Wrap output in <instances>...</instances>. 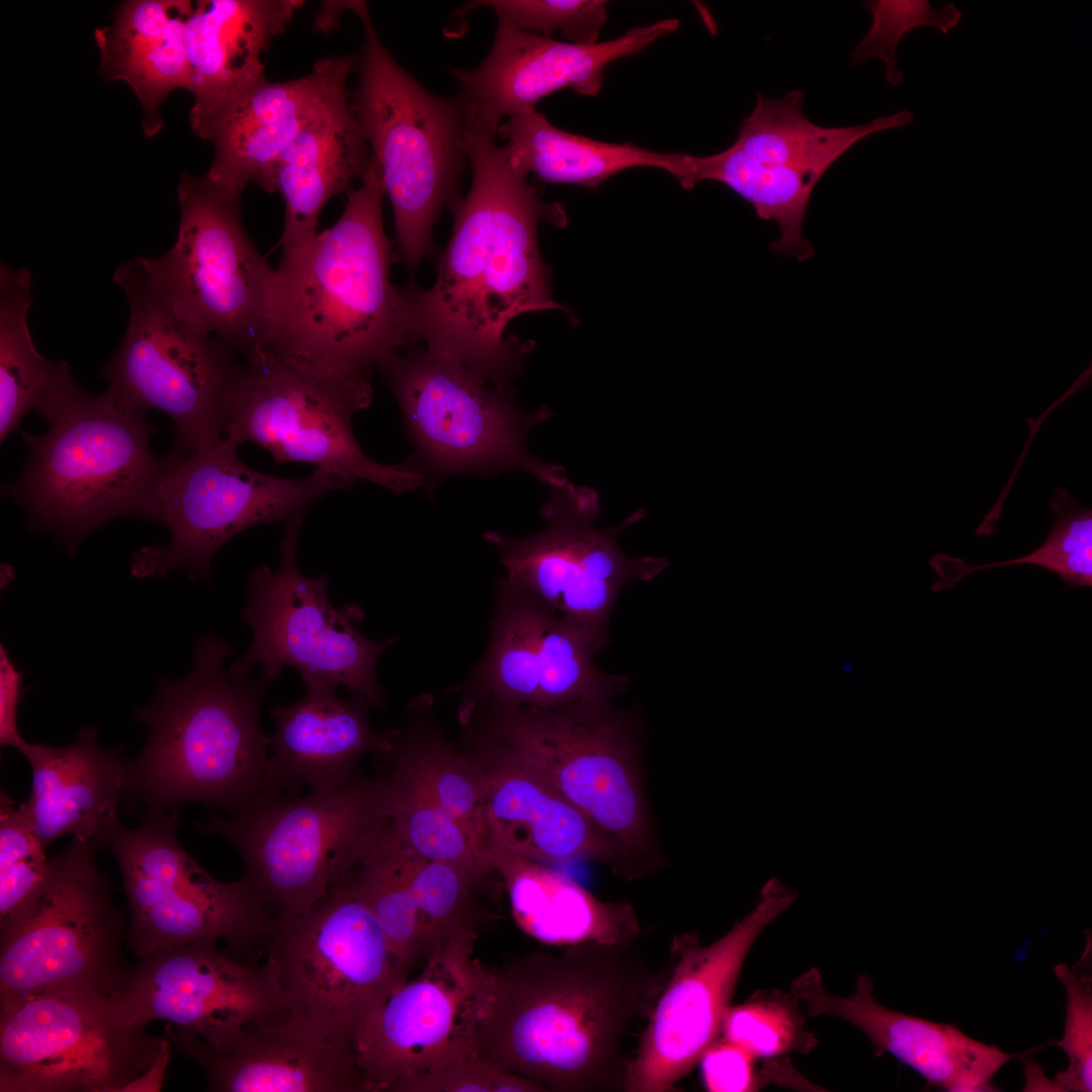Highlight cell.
<instances>
[{"label": "cell", "instance_id": "13", "mask_svg": "<svg viewBox=\"0 0 1092 1092\" xmlns=\"http://www.w3.org/2000/svg\"><path fill=\"white\" fill-rule=\"evenodd\" d=\"M113 281L129 304L126 333L101 375L124 407L157 408L174 422V452L190 455L223 437L244 365L216 337L182 318L152 283L136 258Z\"/></svg>", "mask_w": 1092, "mask_h": 1092}, {"label": "cell", "instance_id": "7", "mask_svg": "<svg viewBox=\"0 0 1092 1092\" xmlns=\"http://www.w3.org/2000/svg\"><path fill=\"white\" fill-rule=\"evenodd\" d=\"M364 41L352 108L392 204L400 257L412 273L430 256L432 229L444 207L459 203L469 166L470 106L458 93L440 97L420 85L382 43L365 2L352 10Z\"/></svg>", "mask_w": 1092, "mask_h": 1092}, {"label": "cell", "instance_id": "41", "mask_svg": "<svg viewBox=\"0 0 1092 1092\" xmlns=\"http://www.w3.org/2000/svg\"><path fill=\"white\" fill-rule=\"evenodd\" d=\"M1054 514L1051 532L1044 542L1027 555L979 565L943 553L935 554L929 565L938 574L933 593L953 587L964 577L978 570L1015 564H1030L1056 573L1065 589L1092 585V511L1083 508L1068 490L1055 489L1050 504Z\"/></svg>", "mask_w": 1092, "mask_h": 1092}, {"label": "cell", "instance_id": "8", "mask_svg": "<svg viewBox=\"0 0 1092 1092\" xmlns=\"http://www.w3.org/2000/svg\"><path fill=\"white\" fill-rule=\"evenodd\" d=\"M400 407L415 446L406 459L433 489L458 473L521 471L544 484L568 481L562 466L534 456L529 433L550 420L548 406L525 412L511 378L487 373L423 343L401 349L378 367Z\"/></svg>", "mask_w": 1092, "mask_h": 1092}, {"label": "cell", "instance_id": "36", "mask_svg": "<svg viewBox=\"0 0 1092 1092\" xmlns=\"http://www.w3.org/2000/svg\"><path fill=\"white\" fill-rule=\"evenodd\" d=\"M804 93L781 99L756 93L752 112L740 122L733 146L765 163L797 170L818 182L830 166L862 139L911 124L915 115L900 110L870 122L838 127L813 123L803 112Z\"/></svg>", "mask_w": 1092, "mask_h": 1092}, {"label": "cell", "instance_id": "25", "mask_svg": "<svg viewBox=\"0 0 1092 1092\" xmlns=\"http://www.w3.org/2000/svg\"><path fill=\"white\" fill-rule=\"evenodd\" d=\"M474 741L489 841L547 864L600 862L616 877L634 880L612 840L538 771L502 747Z\"/></svg>", "mask_w": 1092, "mask_h": 1092}, {"label": "cell", "instance_id": "44", "mask_svg": "<svg viewBox=\"0 0 1092 1092\" xmlns=\"http://www.w3.org/2000/svg\"><path fill=\"white\" fill-rule=\"evenodd\" d=\"M407 877L432 952L475 930L471 888L478 878L454 864L425 859L412 849Z\"/></svg>", "mask_w": 1092, "mask_h": 1092}, {"label": "cell", "instance_id": "3", "mask_svg": "<svg viewBox=\"0 0 1092 1092\" xmlns=\"http://www.w3.org/2000/svg\"><path fill=\"white\" fill-rule=\"evenodd\" d=\"M361 181L337 222L283 249L273 275L268 350L329 374L370 376L418 343L415 288L389 278L386 192L372 156Z\"/></svg>", "mask_w": 1092, "mask_h": 1092}, {"label": "cell", "instance_id": "30", "mask_svg": "<svg viewBox=\"0 0 1092 1092\" xmlns=\"http://www.w3.org/2000/svg\"><path fill=\"white\" fill-rule=\"evenodd\" d=\"M302 5L300 0L194 2L185 29L194 132L267 81L261 55Z\"/></svg>", "mask_w": 1092, "mask_h": 1092}, {"label": "cell", "instance_id": "2", "mask_svg": "<svg viewBox=\"0 0 1092 1092\" xmlns=\"http://www.w3.org/2000/svg\"><path fill=\"white\" fill-rule=\"evenodd\" d=\"M628 944H578L518 956L492 970L477 1054L546 1091H623L631 1026L648 1018L669 963Z\"/></svg>", "mask_w": 1092, "mask_h": 1092}, {"label": "cell", "instance_id": "12", "mask_svg": "<svg viewBox=\"0 0 1092 1092\" xmlns=\"http://www.w3.org/2000/svg\"><path fill=\"white\" fill-rule=\"evenodd\" d=\"M238 447L223 437L190 455L171 450L162 457L143 519L165 525L170 540L133 555L134 576L160 577L183 568L193 578L210 581L211 560L233 537L287 520L330 490L350 488L326 469L300 479L260 472L239 458Z\"/></svg>", "mask_w": 1092, "mask_h": 1092}, {"label": "cell", "instance_id": "11", "mask_svg": "<svg viewBox=\"0 0 1092 1092\" xmlns=\"http://www.w3.org/2000/svg\"><path fill=\"white\" fill-rule=\"evenodd\" d=\"M177 810L146 811L140 827L113 814L94 840L121 872L130 922L125 943L139 959L204 938L223 940L232 957L257 964L278 923L242 878L220 882L181 845Z\"/></svg>", "mask_w": 1092, "mask_h": 1092}, {"label": "cell", "instance_id": "14", "mask_svg": "<svg viewBox=\"0 0 1092 1092\" xmlns=\"http://www.w3.org/2000/svg\"><path fill=\"white\" fill-rule=\"evenodd\" d=\"M265 957L290 1020L351 1053L367 1018L408 978L348 881L332 886L307 911L278 923Z\"/></svg>", "mask_w": 1092, "mask_h": 1092}, {"label": "cell", "instance_id": "9", "mask_svg": "<svg viewBox=\"0 0 1092 1092\" xmlns=\"http://www.w3.org/2000/svg\"><path fill=\"white\" fill-rule=\"evenodd\" d=\"M387 815L386 779L355 772L342 788L268 794L239 814H211L193 826L236 849L243 879L280 923L307 911L343 879Z\"/></svg>", "mask_w": 1092, "mask_h": 1092}, {"label": "cell", "instance_id": "28", "mask_svg": "<svg viewBox=\"0 0 1092 1092\" xmlns=\"http://www.w3.org/2000/svg\"><path fill=\"white\" fill-rule=\"evenodd\" d=\"M165 1035L196 1063L213 1092H363L353 1053L290 1019L252 1024L225 1051L168 1023Z\"/></svg>", "mask_w": 1092, "mask_h": 1092}, {"label": "cell", "instance_id": "49", "mask_svg": "<svg viewBox=\"0 0 1092 1092\" xmlns=\"http://www.w3.org/2000/svg\"><path fill=\"white\" fill-rule=\"evenodd\" d=\"M397 1092H547L540 1084L476 1055L405 1081Z\"/></svg>", "mask_w": 1092, "mask_h": 1092}, {"label": "cell", "instance_id": "26", "mask_svg": "<svg viewBox=\"0 0 1092 1092\" xmlns=\"http://www.w3.org/2000/svg\"><path fill=\"white\" fill-rule=\"evenodd\" d=\"M792 993L811 1015H830L856 1026L877 1056L890 1054L919 1073L928 1086L949 1092L997 1091L995 1074L1018 1055L968 1036L958 1026L891 1010L874 996V984L859 975L851 995L828 992L812 968L795 979Z\"/></svg>", "mask_w": 1092, "mask_h": 1092}, {"label": "cell", "instance_id": "33", "mask_svg": "<svg viewBox=\"0 0 1092 1092\" xmlns=\"http://www.w3.org/2000/svg\"><path fill=\"white\" fill-rule=\"evenodd\" d=\"M349 97H345L295 135L270 168L264 190L279 191L285 220L278 245L287 249L316 235L318 216L335 195L362 179L371 161Z\"/></svg>", "mask_w": 1092, "mask_h": 1092}, {"label": "cell", "instance_id": "53", "mask_svg": "<svg viewBox=\"0 0 1092 1092\" xmlns=\"http://www.w3.org/2000/svg\"><path fill=\"white\" fill-rule=\"evenodd\" d=\"M72 378H73V377H72ZM68 381H69V380H68ZM68 381H67V382H68ZM67 382H66V383H67ZM63 387H64V386H63ZM63 387H62V388H63ZM62 388H61V389H62ZM60 391H61V390H60ZM60 391H59V392H60ZM58 394H59V393H58ZM58 394H57V396H58ZM57 396H56V398H57ZM56 398H55V400H56ZM55 400H54V401H55ZM53 404H54V402H53ZM53 404H52V405H53ZM51 410H52V406H51V408H50V411H49V413H48V415H47V417H46V420H47V418H48V416H49V414H50Z\"/></svg>", "mask_w": 1092, "mask_h": 1092}, {"label": "cell", "instance_id": "48", "mask_svg": "<svg viewBox=\"0 0 1092 1092\" xmlns=\"http://www.w3.org/2000/svg\"><path fill=\"white\" fill-rule=\"evenodd\" d=\"M1085 936L1080 960L1072 967L1065 964L1055 967L1067 994L1064 1034L1057 1044L1068 1056L1069 1066L1055 1077V1084L1062 1091L1092 1090V940L1090 932Z\"/></svg>", "mask_w": 1092, "mask_h": 1092}, {"label": "cell", "instance_id": "17", "mask_svg": "<svg viewBox=\"0 0 1092 1092\" xmlns=\"http://www.w3.org/2000/svg\"><path fill=\"white\" fill-rule=\"evenodd\" d=\"M304 516L305 510L286 520L277 569L260 565L250 573L241 617L253 630V640L247 652L229 666L228 674L248 676L259 664L261 675L274 681L289 666L299 672L305 686H344L372 708H382L385 693L376 676V663L399 637L372 640L363 636L358 629L364 617L362 607L336 608L329 600L328 576L311 578L299 571L296 553Z\"/></svg>", "mask_w": 1092, "mask_h": 1092}, {"label": "cell", "instance_id": "51", "mask_svg": "<svg viewBox=\"0 0 1092 1092\" xmlns=\"http://www.w3.org/2000/svg\"><path fill=\"white\" fill-rule=\"evenodd\" d=\"M21 673L14 667L3 645L0 647V744L20 753L26 742L16 725L17 707L21 696Z\"/></svg>", "mask_w": 1092, "mask_h": 1092}, {"label": "cell", "instance_id": "38", "mask_svg": "<svg viewBox=\"0 0 1092 1092\" xmlns=\"http://www.w3.org/2000/svg\"><path fill=\"white\" fill-rule=\"evenodd\" d=\"M31 275L0 265V438L19 429L24 415L44 418L60 388L72 377L65 361L36 349L28 328Z\"/></svg>", "mask_w": 1092, "mask_h": 1092}, {"label": "cell", "instance_id": "42", "mask_svg": "<svg viewBox=\"0 0 1092 1092\" xmlns=\"http://www.w3.org/2000/svg\"><path fill=\"white\" fill-rule=\"evenodd\" d=\"M388 786V818L419 856L454 864L480 878L491 872L467 834L402 769L393 766Z\"/></svg>", "mask_w": 1092, "mask_h": 1092}, {"label": "cell", "instance_id": "40", "mask_svg": "<svg viewBox=\"0 0 1092 1092\" xmlns=\"http://www.w3.org/2000/svg\"><path fill=\"white\" fill-rule=\"evenodd\" d=\"M388 748L393 766L414 780L467 834L489 864V833L484 786L475 758L455 753L434 731L410 726L406 733L391 730Z\"/></svg>", "mask_w": 1092, "mask_h": 1092}, {"label": "cell", "instance_id": "15", "mask_svg": "<svg viewBox=\"0 0 1092 1092\" xmlns=\"http://www.w3.org/2000/svg\"><path fill=\"white\" fill-rule=\"evenodd\" d=\"M371 401L369 376L329 374L263 350L243 367L223 436L263 447L277 463L329 470L350 487L369 481L397 493L415 490L424 478L406 461L378 463L355 438L353 416Z\"/></svg>", "mask_w": 1092, "mask_h": 1092}, {"label": "cell", "instance_id": "1", "mask_svg": "<svg viewBox=\"0 0 1092 1092\" xmlns=\"http://www.w3.org/2000/svg\"><path fill=\"white\" fill-rule=\"evenodd\" d=\"M497 126L471 113L467 153L472 183L455 206L454 225L428 289L415 288L418 343L488 373L516 378L531 341L505 337L528 312L566 308L552 298L551 269L537 226L566 222L557 202L541 199L495 142Z\"/></svg>", "mask_w": 1092, "mask_h": 1092}, {"label": "cell", "instance_id": "19", "mask_svg": "<svg viewBox=\"0 0 1092 1092\" xmlns=\"http://www.w3.org/2000/svg\"><path fill=\"white\" fill-rule=\"evenodd\" d=\"M127 1019L117 1001L42 993L0 1005V1092H122L157 1058L164 1036Z\"/></svg>", "mask_w": 1092, "mask_h": 1092}, {"label": "cell", "instance_id": "21", "mask_svg": "<svg viewBox=\"0 0 1092 1092\" xmlns=\"http://www.w3.org/2000/svg\"><path fill=\"white\" fill-rule=\"evenodd\" d=\"M797 899L785 884L760 888L754 907L716 941L674 938L670 972L648 1016L623 1091L667 1092L718 1038L743 963L761 932Z\"/></svg>", "mask_w": 1092, "mask_h": 1092}, {"label": "cell", "instance_id": "29", "mask_svg": "<svg viewBox=\"0 0 1092 1092\" xmlns=\"http://www.w3.org/2000/svg\"><path fill=\"white\" fill-rule=\"evenodd\" d=\"M292 704L269 708L276 730L270 736L267 783L272 793L297 796L302 788H342L367 752H383L391 730L376 731L369 722L371 705L362 697L342 699L326 684L305 686Z\"/></svg>", "mask_w": 1092, "mask_h": 1092}, {"label": "cell", "instance_id": "31", "mask_svg": "<svg viewBox=\"0 0 1092 1092\" xmlns=\"http://www.w3.org/2000/svg\"><path fill=\"white\" fill-rule=\"evenodd\" d=\"M97 729L85 727L66 746L27 743L32 785L19 810L48 848L65 835L94 842L122 802L125 762L118 748H105Z\"/></svg>", "mask_w": 1092, "mask_h": 1092}, {"label": "cell", "instance_id": "37", "mask_svg": "<svg viewBox=\"0 0 1092 1092\" xmlns=\"http://www.w3.org/2000/svg\"><path fill=\"white\" fill-rule=\"evenodd\" d=\"M702 181L727 185L748 201L761 219L778 224L781 236L770 246L772 253L799 261L813 256L814 248L802 236V225L815 180L797 170L759 161L732 145L711 156L686 154L685 170L677 182L689 190Z\"/></svg>", "mask_w": 1092, "mask_h": 1092}, {"label": "cell", "instance_id": "45", "mask_svg": "<svg viewBox=\"0 0 1092 1092\" xmlns=\"http://www.w3.org/2000/svg\"><path fill=\"white\" fill-rule=\"evenodd\" d=\"M864 4L872 12V25L851 50L849 62L856 65L870 58L881 59L886 68L885 80L895 87L903 83V74L896 63V50L902 37L922 26L947 34L960 25L963 17L953 3L940 9L933 8L927 0H870Z\"/></svg>", "mask_w": 1092, "mask_h": 1092}, {"label": "cell", "instance_id": "27", "mask_svg": "<svg viewBox=\"0 0 1092 1092\" xmlns=\"http://www.w3.org/2000/svg\"><path fill=\"white\" fill-rule=\"evenodd\" d=\"M357 69L351 56L317 61L312 71L286 82H264L217 114L195 134L214 147L205 173L219 187L242 195L250 183L264 189L271 166L309 121L348 97Z\"/></svg>", "mask_w": 1092, "mask_h": 1092}, {"label": "cell", "instance_id": "5", "mask_svg": "<svg viewBox=\"0 0 1092 1092\" xmlns=\"http://www.w3.org/2000/svg\"><path fill=\"white\" fill-rule=\"evenodd\" d=\"M462 719L474 738L538 771L616 845L634 879L661 869L639 767L638 721L613 701L552 710L474 706Z\"/></svg>", "mask_w": 1092, "mask_h": 1092}, {"label": "cell", "instance_id": "43", "mask_svg": "<svg viewBox=\"0 0 1092 1092\" xmlns=\"http://www.w3.org/2000/svg\"><path fill=\"white\" fill-rule=\"evenodd\" d=\"M798 1002L792 992H757L744 1003L728 1007L721 1027L723 1037L755 1060L808 1053L816 1039L805 1028Z\"/></svg>", "mask_w": 1092, "mask_h": 1092}, {"label": "cell", "instance_id": "20", "mask_svg": "<svg viewBox=\"0 0 1092 1092\" xmlns=\"http://www.w3.org/2000/svg\"><path fill=\"white\" fill-rule=\"evenodd\" d=\"M475 940L469 930L436 948L361 1026L353 1054L363 1092H397L418 1075L478 1055L493 972L474 956Z\"/></svg>", "mask_w": 1092, "mask_h": 1092}, {"label": "cell", "instance_id": "6", "mask_svg": "<svg viewBox=\"0 0 1092 1092\" xmlns=\"http://www.w3.org/2000/svg\"><path fill=\"white\" fill-rule=\"evenodd\" d=\"M35 436L21 431L27 458L6 493L36 528L54 532L69 552L104 523L143 519L162 457L146 412L122 406L107 389L91 394L73 380Z\"/></svg>", "mask_w": 1092, "mask_h": 1092}, {"label": "cell", "instance_id": "16", "mask_svg": "<svg viewBox=\"0 0 1092 1092\" xmlns=\"http://www.w3.org/2000/svg\"><path fill=\"white\" fill-rule=\"evenodd\" d=\"M240 200L206 174L183 173L174 246L138 260L182 318L248 359L268 350L274 270L246 233Z\"/></svg>", "mask_w": 1092, "mask_h": 1092}, {"label": "cell", "instance_id": "22", "mask_svg": "<svg viewBox=\"0 0 1092 1092\" xmlns=\"http://www.w3.org/2000/svg\"><path fill=\"white\" fill-rule=\"evenodd\" d=\"M597 654L579 627L502 576L488 644L464 682L462 706L552 710L613 700L625 678L599 669Z\"/></svg>", "mask_w": 1092, "mask_h": 1092}, {"label": "cell", "instance_id": "39", "mask_svg": "<svg viewBox=\"0 0 1092 1092\" xmlns=\"http://www.w3.org/2000/svg\"><path fill=\"white\" fill-rule=\"evenodd\" d=\"M410 853L387 816L342 879L366 902L407 975L432 953L408 883Z\"/></svg>", "mask_w": 1092, "mask_h": 1092}, {"label": "cell", "instance_id": "35", "mask_svg": "<svg viewBox=\"0 0 1092 1092\" xmlns=\"http://www.w3.org/2000/svg\"><path fill=\"white\" fill-rule=\"evenodd\" d=\"M497 133L511 166L549 183L597 188L619 172L635 167L666 171L679 180L686 154L660 153L632 143L593 140L555 127L536 109L500 123Z\"/></svg>", "mask_w": 1092, "mask_h": 1092}, {"label": "cell", "instance_id": "47", "mask_svg": "<svg viewBox=\"0 0 1092 1092\" xmlns=\"http://www.w3.org/2000/svg\"><path fill=\"white\" fill-rule=\"evenodd\" d=\"M491 8L497 25L551 37L555 31L579 44L599 40L607 21V2L602 0H490L468 2L464 11Z\"/></svg>", "mask_w": 1092, "mask_h": 1092}, {"label": "cell", "instance_id": "50", "mask_svg": "<svg viewBox=\"0 0 1092 1092\" xmlns=\"http://www.w3.org/2000/svg\"><path fill=\"white\" fill-rule=\"evenodd\" d=\"M755 1059L740 1046L721 1037L703 1053L698 1064L702 1082L711 1092H745L758 1087Z\"/></svg>", "mask_w": 1092, "mask_h": 1092}, {"label": "cell", "instance_id": "52", "mask_svg": "<svg viewBox=\"0 0 1092 1092\" xmlns=\"http://www.w3.org/2000/svg\"><path fill=\"white\" fill-rule=\"evenodd\" d=\"M172 1043L164 1035L160 1052L153 1064L140 1076L130 1081L122 1092H157L162 1088L166 1069L170 1059Z\"/></svg>", "mask_w": 1092, "mask_h": 1092}, {"label": "cell", "instance_id": "18", "mask_svg": "<svg viewBox=\"0 0 1092 1092\" xmlns=\"http://www.w3.org/2000/svg\"><path fill=\"white\" fill-rule=\"evenodd\" d=\"M600 496L569 480L550 487L541 508L546 526L526 537L487 531L512 584L529 593L579 627L600 653L611 641L610 620L623 588L633 580L649 581L666 570L663 557H632L619 547V536L640 522V508L617 525L596 528Z\"/></svg>", "mask_w": 1092, "mask_h": 1092}, {"label": "cell", "instance_id": "32", "mask_svg": "<svg viewBox=\"0 0 1092 1092\" xmlns=\"http://www.w3.org/2000/svg\"><path fill=\"white\" fill-rule=\"evenodd\" d=\"M520 929L548 945L637 942L641 924L629 901H603L563 873L488 843Z\"/></svg>", "mask_w": 1092, "mask_h": 1092}, {"label": "cell", "instance_id": "24", "mask_svg": "<svg viewBox=\"0 0 1092 1092\" xmlns=\"http://www.w3.org/2000/svg\"><path fill=\"white\" fill-rule=\"evenodd\" d=\"M679 24L676 18L663 19L592 44L497 25L491 49L477 68L450 72L473 113L498 126L503 117L536 109L542 98L565 87L598 95L610 63L639 54Z\"/></svg>", "mask_w": 1092, "mask_h": 1092}, {"label": "cell", "instance_id": "4", "mask_svg": "<svg viewBox=\"0 0 1092 1092\" xmlns=\"http://www.w3.org/2000/svg\"><path fill=\"white\" fill-rule=\"evenodd\" d=\"M228 641L195 639L193 665L179 680H162L152 701L134 710L149 729L141 752L125 762L122 803L144 811L198 803L231 815L272 794L267 783L270 736L260 725L272 681L232 677Z\"/></svg>", "mask_w": 1092, "mask_h": 1092}, {"label": "cell", "instance_id": "34", "mask_svg": "<svg viewBox=\"0 0 1092 1092\" xmlns=\"http://www.w3.org/2000/svg\"><path fill=\"white\" fill-rule=\"evenodd\" d=\"M194 2L131 0L123 3L111 24L97 27L100 70L109 81L126 82L143 107L148 138L164 125L160 108L177 88L188 90L189 67L185 29Z\"/></svg>", "mask_w": 1092, "mask_h": 1092}, {"label": "cell", "instance_id": "23", "mask_svg": "<svg viewBox=\"0 0 1092 1092\" xmlns=\"http://www.w3.org/2000/svg\"><path fill=\"white\" fill-rule=\"evenodd\" d=\"M117 1003L135 1024L166 1020L216 1051L229 1050L249 1025L290 1019L272 966L242 962L214 938L139 959Z\"/></svg>", "mask_w": 1092, "mask_h": 1092}, {"label": "cell", "instance_id": "10", "mask_svg": "<svg viewBox=\"0 0 1092 1092\" xmlns=\"http://www.w3.org/2000/svg\"><path fill=\"white\" fill-rule=\"evenodd\" d=\"M97 850L73 837L49 860L32 896L0 924V1005L55 992L122 995L134 965L123 954L125 920Z\"/></svg>", "mask_w": 1092, "mask_h": 1092}, {"label": "cell", "instance_id": "46", "mask_svg": "<svg viewBox=\"0 0 1092 1092\" xmlns=\"http://www.w3.org/2000/svg\"><path fill=\"white\" fill-rule=\"evenodd\" d=\"M47 847L18 806L0 795V924L10 919L32 896L46 877Z\"/></svg>", "mask_w": 1092, "mask_h": 1092}]
</instances>
